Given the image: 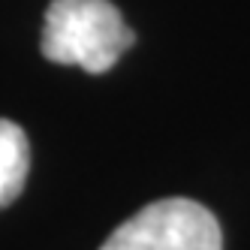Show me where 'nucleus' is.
Segmentation results:
<instances>
[{
	"instance_id": "nucleus-3",
	"label": "nucleus",
	"mask_w": 250,
	"mask_h": 250,
	"mask_svg": "<svg viewBox=\"0 0 250 250\" xmlns=\"http://www.w3.org/2000/svg\"><path fill=\"white\" fill-rule=\"evenodd\" d=\"M30 172V145L19 124L0 118V208L21 196Z\"/></svg>"
},
{
	"instance_id": "nucleus-2",
	"label": "nucleus",
	"mask_w": 250,
	"mask_h": 250,
	"mask_svg": "<svg viewBox=\"0 0 250 250\" xmlns=\"http://www.w3.org/2000/svg\"><path fill=\"white\" fill-rule=\"evenodd\" d=\"M100 250H223V232L205 205L178 196L145 205Z\"/></svg>"
},
{
	"instance_id": "nucleus-1",
	"label": "nucleus",
	"mask_w": 250,
	"mask_h": 250,
	"mask_svg": "<svg viewBox=\"0 0 250 250\" xmlns=\"http://www.w3.org/2000/svg\"><path fill=\"white\" fill-rule=\"evenodd\" d=\"M136 42L112 0H51L45 9L40 48L51 63L109 73Z\"/></svg>"
}]
</instances>
